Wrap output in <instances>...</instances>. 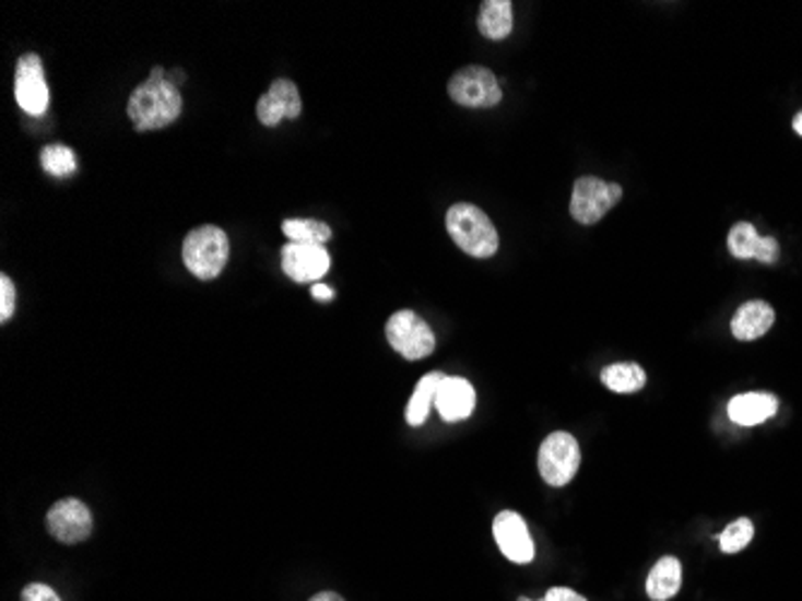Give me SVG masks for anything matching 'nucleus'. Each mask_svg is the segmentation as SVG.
I'll return each mask as SVG.
<instances>
[{
    "label": "nucleus",
    "mask_w": 802,
    "mask_h": 601,
    "mask_svg": "<svg viewBox=\"0 0 802 601\" xmlns=\"http://www.w3.org/2000/svg\"><path fill=\"white\" fill-rule=\"evenodd\" d=\"M184 111V96L168 78H148L128 99V118L138 132L174 126Z\"/></svg>",
    "instance_id": "1"
},
{
    "label": "nucleus",
    "mask_w": 802,
    "mask_h": 601,
    "mask_svg": "<svg viewBox=\"0 0 802 601\" xmlns=\"http://www.w3.org/2000/svg\"><path fill=\"white\" fill-rule=\"evenodd\" d=\"M447 234L455 244L471 258H493L500 248V236H497L495 224L488 220L481 208L471 202H457L447 210Z\"/></svg>",
    "instance_id": "2"
},
{
    "label": "nucleus",
    "mask_w": 802,
    "mask_h": 601,
    "mask_svg": "<svg viewBox=\"0 0 802 601\" xmlns=\"http://www.w3.org/2000/svg\"><path fill=\"white\" fill-rule=\"evenodd\" d=\"M231 256L224 228L204 224L184 238V264L202 282H212L224 272Z\"/></svg>",
    "instance_id": "3"
},
{
    "label": "nucleus",
    "mask_w": 802,
    "mask_h": 601,
    "mask_svg": "<svg viewBox=\"0 0 802 601\" xmlns=\"http://www.w3.org/2000/svg\"><path fill=\"white\" fill-rule=\"evenodd\" d=\"M623 198V186L611 184L597 176H581L575 180L573 200H569V214L579 224H599Z\"/></svg>",
    "instance_id": "4"
},
{
    "label": "nucleus",
    "mask_w": 802,
    "mask_h": 601,
    "mask_svg": "<svg viewBox=\"0 0 802 601\" xmlns=\"http://www.w3.org/2000/svg\"><path fill=\"white\" fill-rule=\"evenodd\" d=\"M581 464V450L573 433L555 431L541 443L539 472L543 481L553 488L567 486L577 476Z\"/></svg>",
    "instance_id": "5"
},
{
    "label": "nucleus",
    "mask_w": 802,
    "mask_h": 601,
    "mask_svg": "<svg viewBox=\"0 0 802 601\" xmlns=\"http://www.w3.org/2000/svg\"><path fill=\"white\" fill-rule=\"evenodd\" d=\"M449 99L467 108H495L503 102L500 80L483 66H467L457 70L447 84Z\"/></svg>",
    "instance_id": "6"
},
{
    "label": "nucleus",
    "mask_w": 802,
    "mask_h": 601,
    "mask_svg": "<svg viewBox=\"0 0 802 601\" xmlns=\"http://www.w3.org/2000/svg\"><path fill=\"white\" fill-rule=\"evenodd\" d=\"M387 342L394 349L397 354H401L409 361H418L433 354L435 349V332L431 330V325L425 322L418 313L413 310H397L387 320Z\"/></svg>",
    "instance_id": "7"
},
{
    "label": "nucleus",
    "mask_w": 802,
    "mask_h": 601,
    "mask_svg": "<svg viewBox=\"0 0 802 601\" xmlns=\"http://www.w3.org/2000/svg\"><path fill=\"white\" fill-rule=\"evenodd\" d=\"M92 510L78 498H66L51 505L46 515L48 534L58 539L60 544H80L92 534Z\"/></svg>",
    "instance_id": "8"
},
{
    "label": "nucleus",
    "mask_w": 802,
    "mask_h": 601,
    "mask_svg": "<svg viewBox=\"0 0 802 601\" xmlns=\"http://www.w3.org/2000/svg\"><path fill=\"white\" fill-rule=\"evenodd\" d=\"M15 99L24 114L44 116L48 108V84L44 63L36 54H24L15 68Z\"/></svg>",
    "instance_id": "9"
},
{
    "label": "nucleus",
    "mask_w": 802,
    "mask_h": 601,
    "mask_svg": "<svg viewBox=\"0 0 802 601\" xmlns=\"http://www.w3.org/2000/svg\"><path fill=\"white\" fill-rule=\"evenodd\" d=\"M493 537L497 541V546H500L503 556L512 563L527 565L533 561V556H536V546H533V539L529 534L524 517L515 510H503L495 517Z\"/></svg>",
    "instance_id": "10"
},
{
    "label": "nucleus",
    "mask_w": 802,
    "mask_h": 601,
    "mask_svg": "<svg viewBox=\"0 0 802 601\" xmlns=\"http://www.w3.org/2000/svg\"><path fill=\"white\" fill-rule=\"evenodd\" d=\"M330 252L325 246H303L286 244L282 248V268L298 284L318 282L330 270Z\"/></svg>",
    "instance_id": "11"
},
{
    "label": "nucleus",
    "mask_w": 802,
    "mask_h": 601,
    "mask_svg": "<svg viewBox=\"0 0 802 601\" xmlns=\"http://www.w3.org/2000/svg\"><path fill=\"white\" fill-rule=\"evenodd\" d=\"M303 111V102L298 87L291 80H274L267 94L258 99V118L267 128H274L284 118H298Z\"/></svg>",
    "instance_id": "12"
},
{
    "label": "nucleus",
    "mask_w": 802,
    "mask_h": 601,
    "mask_svg": "<svg viewBox=\"0 0 802 601\" xmlns=\"http://www.w3.org/2000/svg\"><path fill=\"white\" fill-rule=\"evenodd\" d=\"M728 250L733 252L738 260H759L774 264L781 258L779 240L771 236H759L757 228L750 222H740L728 234Z\"/></svg>",
    "instance_id": "13"
},
{
    "label": "nucleus",
    "mask_w": 802,
    "mask_h": 601,
    "mask_svg": "<svg viewBox=\"0 0 802 601\" xmlns=\"http://www.w3.org/2000/svg\"><path fill=\"white\" fill-rule=\"evenodd\" d=\"M435 404L437 414L443 416V421H447V424H457V421H464L471 416L473 406H476V390H473V385L467 378L445 376L440 388H437Z\"/></svg>",
    "instance_id": "14"
},
{
    "label": "nucleus",
    "mask_w": 802,
    "mask_h": 601,
    "mask_svg": "<svg viewBox=\"0 0 802 601\" xmlns=\"http://www.w3.org/2000/svg\"><path fill=\"white\" fill-rule=\"evenodd\" d=\"M774 320H776V313L767 300H759V298L747 300V304H743L735 310L731 332L740 342H752L767 334L771 330Z\"/></svg>",
    "instance_id": "15"
},
{
    "label": "nucleus",
    "mask_w": 802,
    "mask_h": 601,
    "mask_svg": "<svg viewBox=\"0 0 802 601\" xmlns=\"http://www.w3.org/2000/svg\"><path fill=\"white\" fill-rule=\"evenodd\" d=\"M779 412V400L769 392H743L728 402V416L738 426H757Z\"/></svg>",
    "instance_id": "16"
},
{
    "label": "nucleus",
    "mask_w": 802,
    "mask_h": 601,
    "mask_svg": "<svg viewBox=\"0 0 802 601\" xmlns=\"http://www.w3.org/2000/svg\"><path fill=\"white\" fill-rule=\"evenodd\" d=\"M515 27V5L509 0H485L479 15V32L485 39L500 42L512 34Z\"/></svg>",
    "instance_id": "17"
},
{
    "label": "nucleus",
    "mask_w": 802,
    "mask_h": 601,
    "mask_svg": "<svg viewBox=\"0 0 802 601\" xmlns=\"http://www.w3.org/2000/svg\"><path fill=\"white\" fill-rule=\"evenodd\" d=\"M680 585H683V565L673 556H665L647 577V594L653 601H668L680 592Z\"/></svg>",
    "instance_id": "18"
},
{
    "label": "nucleus",
    "mask_w": 802,
    "mask_h": 601,
    "mask_svg": "<svg viewBox=\"0 0 802 601\" xmlns=\"http://www.w3.org/2000/svg\"><path fill=\"white\" fill-rule=\"evenodd\" d=\"M445 380V373L440 370H433V373H425V376L416 382V388H413V394L411 400L406 404V424L409 426H423L425 419H428L431 414V406L435 404V394H437V388H440V382Z\"/></svg>",
    "instance_id": "19"
},
{
    "label": "nucleus",
    "mask_w": 802,
    "mask_h": 601,
    "mask_svg": "<svg viewBox=\"0 0 802 601\" xmlns=\"http://www.w3.org/2000/svg\"><path fill=\"white\" fill-rule=\"evenodd\" d=\"M601 380L611 392L632 394V392H639L644 385H647V373H644L639 364L625 361V364H613V366L603 368Z\"/></svg>",
    "instance_id": "20"
},
{
    "label": "nucleus",
    "mask_w": 802,
    "mask_h": 601,
    "mask_svg": "<svg viewBox=\"0 0 802 601\" xmlns=\"http://www.w3.org/2000/svg\"><path fill=\"white\" fill-rule=\"evenodd\" d=\"M282 232L288 238V244L303 246H325L332 238V228L320 220H286L282 224Z\"/></svg>",
    "instance_id": "21"
},
{
    "label": "nucleus",
    "mask_w": 802,
    "mask_h": 601,
    "mask_svg": "<svg viewBox=\"0 0 802 601\" xmlns=\"http://www.w3.org/2000/svg\"><path fill=\"white\" fill-rule=\"evenodd\" d=\"M42 166L46 174L66 178L70 174H75L78 168V156L66 144H46L42 150Z\"/></svg>",
    "instance_id": "22"
},
{
    "label": "nucleus",
    "mask_w": 802,
    "mask_h": 601,
    "mask_svg": "<svg viewBox=\"0 0 802 601\" xmlns=\"http://www.w3.org/2000/svg\"><path fill=\"white\" fill-rule=\"evenodd\" d=\"M752 537H755V527H752V522L747 520V517H740V520H735L733 525H728L723 529V534L719 537L721 539V551L723 553H738L743 551Z\"/></svg>",
    "instance_id": "23"
},
{
    "label": "nucleus",
    "mask_w": 802,
    "mask_h": 601,
    "mask_svg": "<svg viewBox=\"0 0 802 601\" xmlns=\"http://www.w3.org/2000/svg\"><path fill=\"white\" fill-rule=\"evenodd\" d=\"M15 304H17L15 284H12L8 274H0V322H8L15 316Z\"/></svg>",
    "instance_id": "24"
},
{
    "label": "nucleus",
    "mask_w": 802,
    "mask_h": 601,
    "mask_svg": "<svg viewBox=\"0 0 802 601\" xmlns=\"http://www.w3.org/2000/svg\"><path fill=\"white\" fill-rule=\"evenodd\" d=\"M22 601H60V597L44 582H32L22 589Z\"/></svg>",
    "instance_id": "25"
},
{
    "label": "nucleus",
    "mask_w": 802,
    "mask_h": 601,
    "mask_svg": "<svg viewBox=\"0 0 802 601\" xmlns=\"http://www.w3.org/2000/svg\"><path fill=\"white\" fill-rule=\"evenodd\" d=\"M543 601H587V599L577 594L575 589H569V587H553L545 592Z\"/></svg>",
    "instance_id": "26"
},
{
    "label": "nucleus",
    "mask_w": 802,
    "mask_h": 601,
    "mask_svg": "<svg viewBox=\"0 0 802 601\" xmlns=\"http://www.w3.org/2000/svg\"><path fill=\"white\" fill-rule=\"evenodd\" d=\"M312 296L318 298V300H332L334 292H332L330 286H325V284H315V286H312Z\"/></svg>",
    "instance_id": "27"
},
{
    "label": "nucleus",
    "mask_w": 802,
    "mask_h": 601,
    "mask_svg": "<svg viewBox=\"0 0 802 601\" xmlns=\"http://www.w3.org/2000/svg\"><path fill=\"white\" fill-rule=\"evenodd\" d=\"M310 601H344V599L337 592H320V594H315Z\"/></svg>",
    "instance_id": "28"
},
{
    "label": "nucleus",
    "mask_w": 802,
    "mask_h": 601,
    "mask_svg": "<svg viewBox=\"0 0 802 601\" xmlns=\"http://www.w3.org/2000/svg\"><path fill=\"white\" fill-rule=\"evenodd\" d=\"M793 130L798 132V135H802V114H798V116L793 118Z\"/></svg>",
    "instance_id": "29"
},
{
    "label": "nucleus",
    "mask_w": 802,
    "mask_h": 601,
    "mask_svg": "<svg viewBox=\"0 0 802 601\" xmlns=\"http://www.w3.org/2000/svg\"><path fill=\"white\" fill-rule=\"evenodd\" d=\"M519 601H531V599H524V597H521V599H519Z\"/></svg>",
    "instance_id": "30"
}]
</instances>
